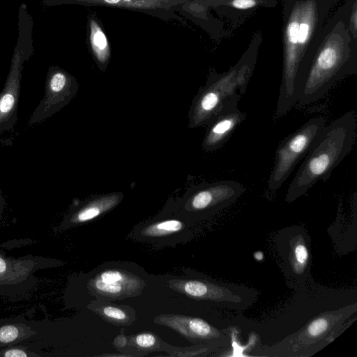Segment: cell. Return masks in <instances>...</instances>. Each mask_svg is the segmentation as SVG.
Segmentation results:
<instances>
[{
    "mask_svg": "<svg viewBox=\"0 0 357 357\" xmlns=\"http://www.w3.org/2000/svg\"><path fill=\"white\" fill-rule=\"evenodd\" d=\"M339 0H284L282 10V70L275 115L296 103L318 47L324 23Z\"/></svg>",
    "mask_w": 357,
    "mask_h": 357,
    "instance_id": "1",
    "label": "cell"
},
{
    "mask_svg": "<svg viewBox=\"0 0 357 357\" xmlns=\"http://www.w3.org/2000/svg\"><path fill=\"white\" fill-rule=\"evenodd\" d=\"M353 75H357V40L351 38L337 8L324 23L298 103L319 100L336 82Z\"/></svg>",
    "mask_w": 357,
    "mask_h": 357,
    "instance_id": "2",
    "label": "cell"
},
{
    "mask_svg": "<svg viewBox=\"0 0 357 357\" xmlns=\"http://www.w3.org/2000/svg\"><path fill=\"white\" fill-rule=\"evenodd\" d=\"M357 120L349 111L325 126L291 180L285 201L292 202L305 195L317 181H326L352 150L356 137Z\"/></svg>",
    "mask_w": 357,
    "mask_h": 357,
    "instance_id": "3",
    "label": "cell"
},
{
    "mask_svg": "<svg viewBox=\"0 0 357 357\" xmlns=\"http://www.w3.org/2000/svg\"><path fill=\"white\" fill-rule=\"evenodd\" d=\"M262 33L256 32L236 64L222 73H211L195 96L188 112V127L207 126L227 102L246 91L253 73Z\"/></svg>",
    "mask_w": 357,
    "mask_h": 357,
    "instance_id": "4",
    "label": "cell"
},
{
    "mask_svg": "<svg viewBox=\"0 0 357 357\" xmlns=\"http://www.w3.org/2000/svg\"><path fill=\"white\" fill-rule=\"evenodd\" d=\"M33 21L25 3L18 10V36L10 70L0 92V134L12 130L17 121V109L24 64L34 54Z\"/></svg>",
    "mask_w": 357,
    "mask_h": 357,
    "instance_id": "5",
    "label": "cell"
},
{
    "mask_svg": "<svg viewBox=\"0 0 357 357\" xmlns=\"http://www.w3.org/2000/svg\"><path fill=\"white\" fill-rule=\"evenodd\" d=\"M167 285L190 299L207 302L226 310H245L257 296L256 290L245 286L206 278L171 279L167 281Z\"/></svg>",
    "mask_w": 357,
    "mask_h": 357,
    "instance_id": "6",
    "label": "cell"
},
{
    "mask_svg": "<svg viewBox=\"0 0 357 357\" xmlns=\"http://www.w3.org/2000/svg\"><path fill=\"white\" fill-rule=\"evenodd\" d=\"M245 191L236 181L204 183L190 190L181 205L183 215L193 222L203 220L234 204Z\"/></svg>",
    "mask_w": 357,
    "mask_h": 357,
    "instance_id": "7",
    "label": "cell"
},
{
    "mask_svg": "<svg viewBox=\"0 0 357 357\" xmlns=\"http://www.w3.org/2000/svg\"><path fill=\"white\" fill-rule=\"evenodd\" d=\"M325 126L324 117L311 119L280 142L268 180L270 190H278L286 181L296 165L306 155Z\"/></svg>",
    "mask_w": 357,
    "mask_h": 357,
    "instance_id": "8",
    "label": "cell"
},
{
    "mask_svg": "<svg viewBox=\"0 0 357 357\" xmlns=\"http://www.w3.org/2000/svg\"><path fill=\"white\" fill-rule=\"evenodd\" d=\"M275 245L289 284L293 287L303 286L312 262L311 240L307 231L298 226L284 228L278 232Z\"/></svg>",
    "mask_w": 357,
    "mask_h": 357,
    "instance_id": "9",
    "label": "cell"
},
{
    "mask_svg": "<svg viewBox=\"0 0 357 357\" xmlns=\"http://www.w3.org/2000/svg\"><path fill=\"white\" fill-rule=\"evenodd\" d=\"M63 262L31 255L17 258L0 250V296L15 298L26 296L37 284V271L60 266Z\"/></svg>",
    "mask_w": 357,
    "mask_h": 357,
    "instance_id": "10",
    "label": "cell"
},
{
    "mask_svg": "<svg viewBox=\"0 0 357 357\" xmlns=\"http://www.w3.org/2000/svg\"><path fill=\"white\" fill-rule=\"evenodd\" d=\"M145 286L142 277L116 266L98 268L86 283L91 294L112 301L139 296Z\"/></svg>",
    "mask_w": 357,
    "mask_h": 357,
    "instance_id": "11",
    "label": "cell"
},
{
    "mask_svg": "<svg viewBox=\"0 0 357 357\" xmlns=\"http://www.w3.org/2000/svg\"><path fill=\"white\" fill-rule=\"evenodd\" d=\"M45 96L32 112L27 125L42 122L63 109L78 91L75 78L56 66L49 67L45 79Z\"/></svg>",
    "mask_w": 357,
    "mask_h": 357,
    "instance_id": "12",
    "label": "cell"
},
{
    "mask_svg": "<svg viewBox=\"0 0 357 357\" xmlns=\"http://www.w3.org/2000/svg\"><path fill=\"white\" fill-rule=\"evenodd\" d=\"M194 224L185 216L157 217L137 225L130 234L136 241L166 245L187 240Z\"/></svg>",
    "mask_w": 357,
    "mask_h": 357,
    "instance_id": "13",
    "label": "cell"
},
{
    "mask_svg": "<svg viewBox=\"0 0 357 357\" xmlns=\"http://www.w3.org/2000/svg\"><path fill=\"white\" fill-rule=\"evenodd\" d=\"M354 306L325 312L312 319L303 328L294 335L289 342L291 351H302L303 347L314 346L319 340H332L341 330L344 321L352 314Z\"/></svg>",
    "mask_w": 357,
    "mask_h": 357,
    "instance_id": "14",
    "label": "cell"
},
{
    "mask_svg": "<svg viewBox=\"0 0 357 357\" xmlns=\"http://www.w3.org/2000/svg\"><path fill=\"white\" fill-rule=\"evenodd\" d=\"M123 199L121 192H114L92 196L84 201H73L56 229L67 230L102 217L116 208Z\"/></svg>",
    "mask_w": 357,
    "mask_h": 357,
    "instance_id": "15",
    "label": "cell"
},
{
    "mask_svg": "<svg viewBox=\"0 0 357 357\" xmlns=\"http://www.w3.org/2000/svg\"><path fill=\"white\" fill-rule=\"evenodd\" d=\"M153 321L174 330L192 343L228 340L222 331L200 317L162 314L157 316Z\"/></svg>",
    "mask_w": 357,
    "mask_h": 357,
    "instance_id": "16",
    "label": "cell"
},
{
    "mask_svg": "<svg viewBox=\"0 0 357 357\" xmlns=\"http://www.w3.org/2000/svg\"><path fill=\"white\" fill-rule=\"evenodd\" d=\"M241 96L232 98L207 125L202 147L206 152L220 149L230 138L246 114L238 108Z\"/></svg>",
    "mask_w": 357,
    "mask_h": 357,
    "instance_id": "17",
    "label": "cell"
},
{
    "mask_svg": "<svg viewBox=\"0 0 357 357\" xmlns=\"http://www.w3.org/2000/svg\"><path fill=\"white\" fill-rule=\"evenodd\" d=\"M114 347L128 356H143L154 351H165L174 356L181 349L168 344L156 334L142 332L133 335H119L114 341Z\"/></svg>",
    "mask_w": 357,
    "mask_h": 357,
    "instance_id": "18",
    "label": "cell"
},
{
    "mask_svg": "<svg viewBox=\"0 0 357 357\" xmlns=\"http://www.w3.org/2000/svg\"><path fill=\"white\" fill-rule=\"evenodd\" d=\"M87 308L107 322L118 326H130L136 321V312L132 307L112 301L97 298L87 305Z\"/></svg>",
    "mask_w": 357,
    "mask_h": 357,
    "instance_id": "19",
    "label": "cell"
},
{
    "mask_svg": "<svg viewBox=\"0 0 357 357\" xmlns=\"http://www.w3.org/2000/svg\"><path fill=\"white\" fill-rule=\"evenodd\" d=\"M276 5L277 0H222L215 3L220 12L231 22L250 15L259 8H273Z\"/></svg>",
    "mask_w": 357,
    "mask_h": 357,
    "instance_id": "20",
    "label": "cell"
},
{
    "mask_svg": "<svg viewBox=\"0 0 357 357\" xmlns=\"http://www.w3.org/2000/svg\"><path fill=\"white\" fill-rule=\"evenodd\" d=\"M22 320L0 323V347L16 344L37 334L36 331Z\"/></svg>",
    "mask_w": 357,
    "mask_h": 357,
    "instance_id": "21",
    "label": "cell"
},
{
    "mask_svg": "<svg viewBox=\"0 0 357 357\" xmlns=\"http://www.w3.org/2000/svg\"><path fill=\"white\" fill-rule=\"evenodd\" d=\"M338 9L351 38L357 40V0H344Z\"/></svg>",
    "mask_w": 357,
    "mask_h": 357,
    "instance_id": "22",
    "label": "cell"
},
{
    "mask_svg": "<svg viewBox=\"0 0 357 357\" xmlns=\"http://www.w3.org/2000/svg\"><path fill=\"white\" fill-rule=\"evenodd\" d=\"M38 354L30 351L20 345H10L0 351V357H35Z\"/></svg>",
    "mask_w": 357,
    "mask_h": 357,
    "instance_id": "23",
    "label": "cell"
},
{
    "mask_svg": "<svg viewBox=\"0 0 357 357\" xmlns=\"http://www.w3.org/2000/svg\"><path fill=\"white\" fill-rule=\"evenodd\" d=\"M91 38L95 49L97 51L98 59L101 62H104L105 61L106 56L103 54L102 51L105 50L107 45V38L104 33L98 27V29H96V30L93 32Z\"/></svg>",
    "mask_w": 357,
    "mask_h": 357,
    "instance_id": "24",
    "label": "cell"
},
{
    "mask_svg": "<svg viewBox=\"0 0 357 357\" xmlns=\"http://www.w3.org/2000/svg\"><path fill=\"white\" fill-rule=\"evenodd\" d=\"M5 204H6L5 199L2 195L1 191L0 190V222L1 221Z\"/></svg>",
    "mask_w": 357,
    "mask_h": 357,
    "instance_id": "25",
    "label": "cell"
},
{
    "mask_svg": "<svg viewBox=\"0 0 357 357\" xmlns=\"http://www.w3.org/2000/svg\"><path fill=\"white\" fill-rule=\"evenodd\" d=\"M104 1L108 3L114 4V3H117L120 2L121 0H104Z\"/></svg>",
    "mask_w": 357,
    "mask_h": 357,
    "instance_id": "26",
    "label": "cell"
},
{
    "mask_svg": "<svg viewBox=\"0 0 357 357\" xmlns=\"http://www.w3.org/2000/svg\"><path fill=\"white\" fill-rule=\"evenodd\" d=\"M222 1V0H215V2L216 3V2H218V1Z\"/></svg>",
    "mask_w": 357,
    "mask_h": 357,
    "instance_id": "27",
    "label": "cell"
},
{
    "mask_svg": "<svg viewBox=\"0 0 357 357\" xmlns=\"http://www.w3.org/2000/svg\"><path fill=\"white\" fill-rule=\"evenodd\" d=\"M124 1H131V0H124Z\"/></svg>",
    "mask_w": 357,
    "mask_h": 357,
    "instance_id": "28",
    "label": "cell"
}]
</instances>
